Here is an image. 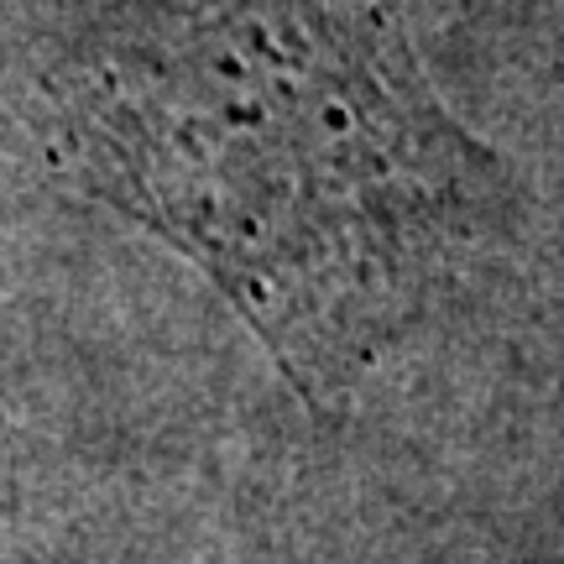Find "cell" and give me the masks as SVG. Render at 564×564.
<instances>
[{"instance_id": "obj_1", "label": "cell", "mask_w": 564, "mask_h": 564, "mask_svg": "<svg viewBox=\"0 0 564 564\" xmlns=\"http://www.w3.org/2000/svg\"><path fill=\"white\" fill-rule=\"evenodd\" d=\"M74 178L335 398L486 225V158L371 0H147L47 79Z\"/></svg>"}]
</instances>
